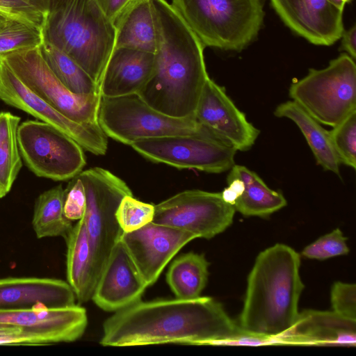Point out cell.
I'll return each instance as SVG.
<instances>
[{
  "instance_id": "cell-24",
  "label": "cell",
  "mask_w": 356,
  "mask_h": 356,
  "mask_svg": "<svg viewBox=\"0 0 356 356\" xmlns=\"http://www.w3.org/2000/svg\"><path fill=\"white\" fill-rule=\"evenodd\" d=\"M274 115L292 120L305 138L317 164L325 170L340 175L341 161L334 149L329 131L293 100L279 104Z\"/></svg>"
},
{
  "instance_id": "cell-32",
  "label": "cell",
  "mask_w": 356,
  "mask_h": 356,
  "mask_svg": "<svg viewBox=\"0 0 356 356\" xmlns=\"http://www.w3.org/2000/svg\"><path fill=\"white\" fill-rule=\"evenodd\" d=\"M154 205L141 202L133 195L124 196L116 211L118 222L123 232L137 230L153 221Z\"/></svg>"
},
{
  "instance_id": "cell-5",
  "label": "cell",
  "mask_w": 356,
  "mask_h": 356,
  "mask_svg": "<svg viewBox=\"0 0 356 356\" xmlns=\"http://www.w3.org/2000/svg\"><path fill=\"white\" fill-rule=\"evenodd\" d=\"M171 6L204 47L240 51L257 36L261 0H172Z\"/></svg>"
},
{
  "instance_id": "cell-25",
  "label": "cell",
  "mask_w": 356,
  "mask_h": 356,
  "mask_svg": "<svg viewBox=\"0 0 356 356\" xmlns=\"http://www.w3.org/2000/svg\"><path fill=\"white\" fill-rule=\"evenodd\" d=\"M237 178L243 181V190L233 206L236 211L245 216L266 217L284 207L283 194L270 188L262 179L247 167L234 164L227 179Z\"/></svg>"
},
{
  "instance_id": "cell-12",
  "label": "cell",
  "mask_w": 356,
  "mask_h": 356,
  "mask_svg": "<svg viewBox=\"0 0 356 356\" xmlns=\"http://www.w3.org/2000/svg\"><path fill=\"white\" fill-rule=\"evenodd\" d=\"M235 212L221 193L193 189L154 205L152 222L210 239L232 225Z\"/></svg>"
},
{
  "instance_id": "cell-43",
  "label": "cell",
  "mask_w": 356,
  "mask_h": 356,
  "mask_svg": "<svg viewBox=\"0 0 356 356\" xmlns=\"http://www.w3.org/2000/svg\"><path fill=\"white\" fill-rule=\"evenodd\" d=\"M352 0H330V1L338 9L343 11L346 3L351 2Z\"/></svg>"
},
{
  "instance_id": "cell-22",
  "label": "cell",
  "mask_w": 356,
  "mask_h": 356,
  "mask_svg": "<svg viewBox=\"0 0 356 356\" xmlns=\"http://www.w3.org/2000/svg\"><path fill=\"white\" fill-rule=\"evenodd\" d=\"M113 24L115 48L156 53L157 30L152 0H131Z\"/></svg>"
},
{
  "instance_id": "cell-30",
  "label": "cell",
  "mask_w": 356,
  "mask_h": 356,
  "mask_svg": "<svg viewBox=\"0 0 356 356\" xmlns=\"http://www.w3.org/2000/svg\"><path fill=\"white\" fill-rule=\"evenodd\" d=\"M42 42V29L24 21L16 19L0 30V55L38 47Z\"/></svg>"
},
{
  "instance_id": "cell-38",
  "label": "cell",
  "mask_w": 356,
  "mask_h": 356,
  "mask_svg": "<svg viewBox=\"0 0 356 356\" xmlns=\"http://www.w3.org/2000/svg\"><path fill=\"white\" fill-rule=\"evenodd\" d=\"M341 47L349 56L355 60L356 58V26L354 24L347 31L342 33Z\"/></svg>"
},
{
  "instance_id": "cell-26",
  "label": "cell",
  "mask_w": 356,
  "mask_h": 356,
  "mask_svg": "<svg viewBox=\"0 0 356 356\" xmlns=\"http://www.w3.org/2000/svg\"><path fill=\"white\" fill-rule=\"evenodd\" d=\"M209 263L203 254L193 252L177 257L166 273V282L177 298L200 297L209 276Z\"/></svg>"
},
{
  "instance_id": "cell-2",
  "label": "cell",
  "mask_w": 356,
  "mask_h": 356,
  "mask_svg": "<svg viewBox=\"0 0 356 356\" xmlns=\"http://www.w3.org/2000/svg\"><path fill=\"white\" fill-rule=\"evenodd\" d=\"M157 47L154 69L138 92L156 111L178 118H193L209 78L201 41L166 0H152Z\"/></svg>"
},
{
  "instance_id": "cell-27",
  "label": "cell",
  "mask_w": 356,
  "mask_h": 356,
  "mask_svg": "<svg viewBox=\"0 0 356 356\" xmlns=\"http://www.w3.org/2000/svg\"><path fill=\"white\" fill-rule=\"evenodd\" d=\"M63 202L64 189L61 184L43 192L37 197L32 225L38 238L67 237L73 225L64 215Z\"/></svg>"
},
{
  "instance_id": "cell-34",
  "label": "cell",
  "mask_w": 356,
  "mask_h": 356,
  "mask_svg": "<svg viewBox=\"0 0 356 356\" xmlns=\"http://www.w3.org/2000/svg\"><path fill=\"white\" fill-rule=\"evenodd\" d=\"M330 300L332 311L345 318L356 321L355 284L336 282L331 289Z\"/></svg>"
},
{
  "instance_id": "cell-41",
  "label": "cell",
  "mask_w": 356,
  "mask_h": 356,
  "mask_svg": "<svg viewBox=\"0 0 356 356\" xmlns=\"http://www.w3.org/2000/svg\"><path fill=\"white\" fill-rule=\"evenodd\" d=\"M26 2L33 6L44 15H46L48 9L49 1V0H24Z\"/></svg>"
},
{
  "instance_id": "cell-28",
  "label": "cell",
  "mask_w": 356,
  "mask_h": 356,
  "mask_svg": "<svg viewBox=\"0 0 356 356\" xmlns=\"http://www.w3.org/2000/svg\"><path fill=\"white\" fill-rule=\"evenodd\" d=\"M20 120L10 112H0V198L10 192L22 167L17 140Z\"/></svg>"
},
{
  "instance_id": "cell-23",
  "label": "cell",
  "mask_w": 356,
  "mask_h": 356,
  "mask_svg": "<svg viewBox=\"0 0 356 356\" xmlns=\"http://www.w3.org/2000/svg\"><path fill=\"white\" fill-rule=\"evenodd\" d=\"M67 243L66 275L79 305L90 300L97 284L89 237L84 220L72 226Z\"/></svg>"
},
{
  "instance_id": "cell-1",
  "label": "cell",
  "mask_w": 356,
  "mask_h": 356,
  "mask_svg": "<svg viewBox=\"0 0 356 356\" xmlns=\"http://www.w3.org/2000/svg\"><path fill=\"white\" fill-rule=\"evenodd\" d=\"M250 334L211 297L140 300L103 323L100 344L138 346L163 343L232 345ZM252 336V335H251Z\"/></svg>"
},
{
  "instance_id": "cell-19",
  "label": "cell",
  "mask_w": 356,
  "mask_h": 356,
  "mask_svg": "<svg viewBox=\"0 0 356 356\" xmlns=\"http://www.w3.org/2000/svg\"><path fill=\"white\" fill-rule=\"evenodd\" d=\"M37 303L49 308L76 305L74 291L60 279L35 277L0 278V309H31Z\"/></svg>"
},
{
  "instance_id": "cell-39",
  "label": "cell",
  "mask_w": 356,
  "mask_h": 356,
  "mask_svg": "<svg viewBox=\"0 0 356 356\" xmlns=\"http://www.w3.org/2000/svg\"><path fill=\"white\" fill-rule=\"evenodd\" d=\"M0 345L38 346L36 340L25 332L13 335L0 336Z\"/></svg>"
},
{
  "instance_id": "cell-18",
  "label": "cell",
  "mask_w": 356,
  "mask_h": 356,
  "mask_svg": "<svg viewBox=\"0 0 356 356\" xmlns=\"http://www.w3.org/2000/svg\"><path fill=\"white\" fill-rule=\"evenodd\" d=\"M147 287L120 240L109 254L91 300L102 310L115 312L141 300Z\"/></svg>"
},
{
  "instance_id": "cell-9",
  "label": "cell",
  "mask_w": 356,
  "mask_h": 356,
  "mask_svg": "<svg viewBox=\"0 0 356 356\" xmlns=\"http://www.w3.org/2000/svg\"><path fill=\"white\" fill-rule=\"evenodd\" d=\"M149 161L209 173L229 170L237 150L206 127L191 134L140 139L130 145Z\"/></svg>"
},
{
  "instance_id": "cell-11",
  "label": "cell",
  "mask_w": 356,
  "mask_h": 356,
  "mask_svg": "<svg viewBox=\"0 0 356 356\" xmlns=\"http://www.w3.org/2000/svg\"><path fill=\"white\" fill-rule=\"evenodd\" d=\"M22 161L36 176L70 179L86 165L83 149L73 138L40 120H26L17 129Z\"/></svg>"
},
{
  "instance_id": "cell-10",
  "label": "cell",
  "mask_w": 356,
  "mask_h": 356,
  "mask_svg": "<svg viewBox=\"0 0 356 356\" xmlns=\"http://www.w3.org/2000/svg\"><path fill=\"white\" fill-rule=\"evenodd\" d=\"M4 63L35 95L72 120L83 124H99L100 93L77 95L56 76L44 59L40 47L0 55Z\"/></svg>"
},
{
  "instance_id": "cell-29",
  "label": "cell",
  "mask_w": 356,
  "mask_h": 356,
  "mask_svg": "<svg viewBox=\"0 0 356 356\" xmlns=\"http://www.w3.org/2000/svg\"><path fill=\"white\" fill-rule=\"evenodd\" d=\"M40 49L51 71L72 92L77 95L100 93L99 86L65 53L44 41Z\"/></svg>"
},
{
  "instance_id": "cell-6",
  "label": "cell",
  "mask_w": 356,
  "mask_h": 356,
  "mask_svg": "<svg viewBox=\"0 0 356 356\" xmlns=\"http://www.w3.org/2000/svg\"><path fill=\"white\" fill-rule=\"evenodd\" d=\"M289 96L321 124L332 127L356 110V65L341 54L321 70L292 83Z\"/></svg>"
},
{
  "instance_id": "cell-37",
  "label": "cell",
  "mask_w": 356,
  "mask_h": 356,
  "mask_svg": "<svg viewBox=\"0 0 356 356\" xmlns=\"http://www.w3.org/2000/svg\"><path fill=\"white\" fill-rule=\"evenodd\" d=\"M106 16L113 22L131 0H97Z\"/></svg>"
},
{
  "instance_id": "cell-21",
  "label": "cell",
  "mask_w": 356,
  "mask_h": 356,
  "mask_svg": "<svg viewBox=\"0 0 356 356\" xmlns=\"http://www.w3.org/2000/svg\"><path fill=\"white\" fill-rule=\"evenodd\" d=\"M155 54L114 48L106 66L99 90L102 97L138 93L152 74Z\"/></svg>"
},
{
  "instance_id": "cell-31",
  "label": "cell",
  "mask_w": 356,
  "mask_h": 356,
  "mask_svg": "<svg viewBox=\"0 0 356 356\" xmlns=\"http://www.w3.org/2000/svg\"><path fill=\"white\" fill-rule=\"evenodd\" d=\"M341 164L356 168V110L329 131Z\"/></svg>"
},
{
  "instance_id": "cell-8",
  "label": "cell",
  "mask_w": 356,
  "mask_h": 356,
  "mask_svg": "<svg viewBox=\"0 0 356 356\" xmlns=\"http://www.w3.org/2000/svg\"><path fill=\"white\" fill-rule=\"evenodd\" d=\"M97 120L107 136L129 145L140 139L193 134L200 127L195 119L173 118L156 111L138 93L102 97Z\"/></svg>"
},
{
  "instance_id": "cell-4",
  "label": "cell",
  "mask_w": 356,
  "mask_h": 356,
  "mask_svg": "<svg viewBox=\"0 0 356 356\" xmlns=\"http://www.w3.org/2000/svg\"><path fill=\"white\" fill-rule=\"evenodd\" d=\"M42 33L43 41L68 55L100 86L115 27L97 0H49Z\"/></svg>"
},
{
  "instance_id": "cell-36",
  "label": "cell",
  "mask_w": 356,
  "mask_h": 356,
  "mask_svg": "<svg viewBox=\"0 0 356 356\" xmlns=\"http://www.w3.org/2000/svg\"><path fill=\"white\" fill-rule=\"evenodd\" d=\"M0 11L42 29L45 15L24 0H0Z\"/></svg>"
},
{
  "instance_id": "cell-20",
  "label": "cell",
  "mask_w": 356,
  "mask_h": 356,
  "mask_svg": "<svg viewBox=\"0 0 356 356\" xmlns=\"http://www.w3.org/2000/svg\"><path fill=\"white\" fill-rule=\"evenodd\" d=\"M278 343L355 346L356 321L334 311L304 310L288 333L278 339Z\"/></svg>"
},
{
  "instance_id": "cell-35",
  "label": "cell",
  "mask_w": 356,
  "mask_h": 356,
  "mask_svg": "<svg viewBox=\"0 0 356 356\" xmlns=\"http://www.w3.org/2000/svg\"><path fill=\"white\" fill-rule=\"evenodd\" d=\"M86 204L84 186L81 179L76 175L72 178L67 188L64 189L65 216L71 221L80 220L84 216Z\"/></svg>"
},
{
  "instance_id": "cell-40",
  "label": "cell",
  "mask_w": 356,
  "mask_h": 356,
  "mask_svg": "<svg viewBox=\"0 0 356 356\" xmlns=\"http://www.w3.org/2000/svg\"><path fill=\"white\" fill-rule=\"evenodd\" d=\"M22 332H25L18 326L0 323V336L17 334Z\"/></svg>"
},
{
  "instance_id": "cell-33",
  "label": "cell",
  "mask_w": 356,
  "mask_h": 356,
  "mask_svg": "<svg viewBox=\"0 0 356 356\" xmlns=\"http://www.w3.org/2000/svg\"><path fill=\"white\" fill-rule=\"evenodd\" d=\"M348 252L346 238L341 229L337 228L306 246L301 254L308 259L325 260L347 254Z\"/></svg>"
},
{
  "instance_id": "cell-13",
  "label": "cell",
  "mask_w": 356,
  "mask_h": 356,
  "mask_svg": "<svg viewBox=\"0 0 356 356\" xmlns=\"http://www.w3.org/2000/svg\"><path fill=\"white\" fill-rule=\"evenodd\" d=\"M0 99L63 131L83 149L96 155L107 151L108 136L99 124H83L68 118L28 88L16 74L0 61Z\"/></svg>"
},
{
  "instance_id": "cell-7",
  "label": "cell",
  "mask_w": 356,
  "mask_h": 356,
  "mask_svg": "<svg viewBox=\"0 0 356 356\" xmlns=\"http://www.w3.org/2000/svg\"><path fill=\"white\" fill-rule=\"evenodd\" d=\"M86 204L84 220L90 244L95 275L98 278L109 254L123 233L116 211L122 199L133 195L127 184L111 172L99 167L81 171Z\"/></svg>"
},
{
  "instance_id": "cell-15",
  "label": "cell",
  "mask_w": 356,
  "mask_h": 356,
  "mask_svg": "<svg viewBox=\"0 0 356 356\" xmlns=\"http://www.w3.org/2000/svg\"><path fill=\"white\" fill-rule=\"evenodd\" d=\"M0 323L21 327L42 346L76 341L86 331L88 316L79 305L49 308L37 303L31 309H0Z\"/></svg>"
},
{
  "instance_id": "cell-14",
  "label": "cell",
  "mask_w": 356,
  "mask_h": 356,
  "mask_svg": "<svg viewBox=\"0 0 356 356\" xmlns=\"http://www.w3.org/2000/svg\"><path fill=\"white\" fill-rule=\"evenodd\" d=\"M195 238L188 232L152 222L137 230L123 232L120 240L148 287L157 281L177 253Z\"/></svg>"
},
{
  "instance_id": "cell-42",
  "label": "cell",
  "mask_w": 356,
  "mask_h": 356,
  "mask_svg": "<svg viewBox=\"0 0 356 356\" xmlns=\"http://www.w3.org/2000/svg\"><path fill=\"white\" fill-rule=\"evenodd\" d=\"M16 19H18L15 18L5 13L0 11V30L4 29Z\"/></svg>"
},
{
  "instance_id": "cell-16",
  "label": "cell",
  "mask_w": 356,
  "mask_h": 356,
  "mask_svg": "<svg viewBox=\"0 0 356 356\" xmlns=\"http://www.w3.org/2000/svg\"><path fill=\"white\" fill-rule=\"evenodd\" d=\"M195 120L227 141L237 151H247L260 131L250 122L227 95L223 87L209 78L201 92Z\"/></svg>"
},
{
  "instance_id": "cell-3",
  "label": "cell",
  "mask_w": 356,
  "mask_h": 356,
  "mask_svg": "<svg viewBox=\"0 0 356 356\" xmlns=\"http://www.w3.org/2000/svg\"><path fill=\"white\" fill-rule=\"evenodd\" d=\"M300 257L292 248L275 244L261 252L249 273L238 326L247 334L278 344L296 322L305 287Z\"/></svg>"
},
{
  "instance_id": "cell-17",
  "label": "cell",
  "mask_w": 356,
  "mask_h": 356,
  "mask_svg": "<svg viewBox=\"0 0 356 356\" xmlns=\"http://www.w3.org/2000/svg\"><path fill=\"white\" fill-rule=\"evenodd\" d=\"M283 22L316 45L330 46L343 32V11L330 0H270Z\"/></svg>"
}]
</instances>
